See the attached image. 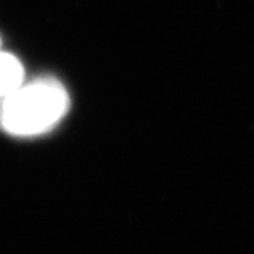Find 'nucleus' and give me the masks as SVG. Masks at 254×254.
<instances>
[{"label":"nucleus","mask_w":254,"mask_h":254,"mask_svg":"<svg viewBox=\"0 0 254 254\" xmlns=\"http://www.w3.org/2000/svg\"><path fill=\"white\" fill-rule=\"evenodd\" d=\"M25 72L22 63L12 54L0 51V101L23 84Z\"/></svg>","instance_id":"f03ea898"},{"label":"nucleus","mask_w":254,"mask_h":254,"mask_svg":"<svg viewBox=\"0 0 254 254\" xmlns=\"http://www.w3.org/2000/svg\"><path fill=\"white\" fill-rule=\"evenodd\" d=\"M69 97L54 78L23 83L0 104V127L15 136H34L52 129L66 114Z\"/></svg>","instance_id":"f257e3e1"}]
</instances>
